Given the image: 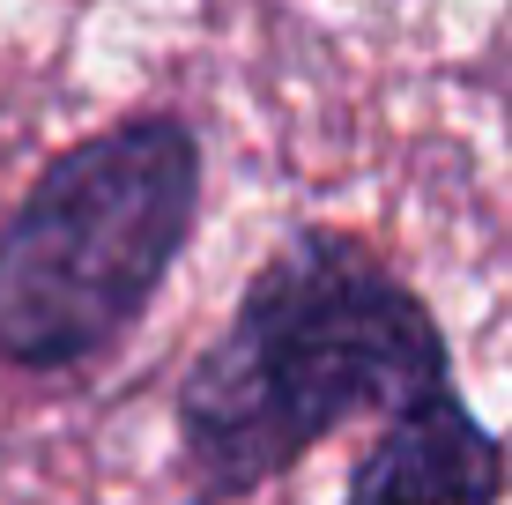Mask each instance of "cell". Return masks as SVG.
<instances>
[{
  "label": "cell",
  "instance_id": "1",
  "mask_svg": "<svg viewBox=\"0 0 512 505\" xmlns=\"http://www.w3.org/2000/svg\"><path fill=\"white\" fill-rule=\"evenodd\" d=\"M446 364L461 357L438 305L372 238L349 223H297L171 387L179 505L260 498L342 424L364 409L386 416Z\"/></svg>",
  "mask_w": 512,
  "mask_h": 505
},
{
  "label": "cell",
  "instance_id": "2",
  "mask_svg": "<svg viewBox=\"0 0 512 505\" xmlns=\"http://www.w3.org/2000/svg\"><path fill=\"white\" fill-rule=\"evenodd\" d=\"M208 142L171 104H134L52 149L0 216V372H104L201 231Z\"/></svg>",
  "mask_w": 512,
  "mask_h": 505
},
{
  "label": "cell",
  "instance_id": "3",
  "mask_svg": "<svg viewBox=\"0 0 512 505\" xmlns=\"http://www.w3.org/2000/svg\"><path fill=\"white\" fill-rule=\"evenodd\" d=\"M512 446L468 402L461 364L401 394L342 476V505H505Z\"/></svg>",
  "mask_w": 512,
  "mask_h": 505
}]
</instances>
